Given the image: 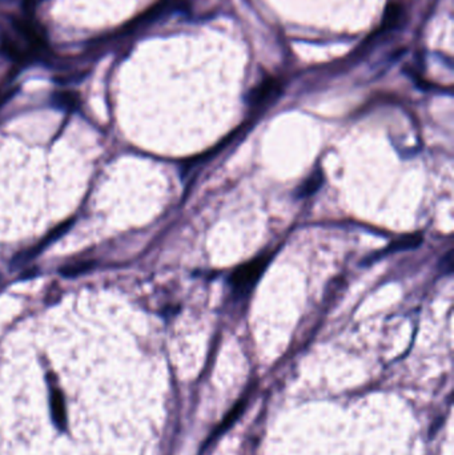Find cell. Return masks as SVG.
Returning <instances> with one entry per match:
<instances>
[{"mask_svg":"<svg viewBox=\"0 0 454 455\" xmlns=\"http://www.w3.org/2000/svg\"><path fill=\"white\" fill-rule=\"evenodd\" d=\"M44 37L34 23L14 20L10 32L3 37V50L20 62L32 60L44 51Z\"/></svg>","mask_w":454,"mask_h":455,"instance_id":"obj_1","label":"cell"},{"mask_svg":"<svg viewBox=\"0 0 454 455\" xmlns=\"http://www.w3.org/2000/svg\"><path fill=\"white\" fill-rule=\"evenodd\" d=\"M265 265H267V259H257L252 263H245L241 268H238L231 279L234 290L237 293L249 292L256 284V281L260 279Z\"/></svg>","mask_w":454,"mask_h":455,"instance_id":"obj_2","label":"cell"},{"mask_svg":"<svg viewBox=\"0 0 454 455\" xmlns=\"http://www.w3.org/2000/svg\"><path fill=\"white\" fill-rule=\"evenodd\" d=\"M192 0H160L158 1L153 7H151L146 14H143L140 18L138 19V24H149L153 23L159 19L168 17L173 12L178 11H184L189 7Z\"/></svg>","mask_w":454,"mask_h":455,"instance_id":"obj_3","label":"cell"},{"mask_svg":"<svg viewBox=\"0 0 454 455\" xmlns=\"http://www.w3.org/2000/svg\"><path fill=\"white\" fill-rule=\"evenodd\" d=\"M280 91H281L280 82L273 77H268L249 92L248 102L251 105L264 104L265 102L271 100L276 95H278Z\"/></svg>","mask_w":454,"mask_h":455,"instance_id":"obj_4","label":"cell"},{"mask_svg":"<svg viewBox=\"0 0 454 455\" xmlns=\"http://www.w3.org/2000/svg\"><path fill=\"white\" fill-rule=\"evenodd\" d=\"M50 406H51V414L55 425L60 429L64 430L66 427V403H64V397L59 389H51V397H50Z\"/></svg>","mask_w":454,"mask_h":455,"instance_id":"obj_5","label":"cell"},{"mask_svg":"<svg viewBox=\"0 0 454 455\" xmlns=\"http://www.w3.org/2000/svg\"><path fill=\"white\" fill-rule=\"evenodd\" d=\"M404 8L397 3H392L386 7L385 17H384V23H382V31L384 30H392L397 24H400V20L402 19Z\"/></svg>","mask_w":454,"mask_h":455,"instance_id":"obj_6","label":"cell"},{"mask_svg":"<svg viewBox=\"0 0 454 455\" xmlns=\"http://www.w3.org/2000/svg\"><path fill=\"white\" fill-rule=\"evenodd\" d=\"M93 266H95V263H92V261L68 263V265H64L60 268V273L66 277H76V276L90 272Z\"/></svg>","mask_w":454,"mask_h":455,"instance_id":"obj_7","label":"cell"},{"mask_svg":"<svg viewBox=\"0 0 454 455\" xmlns=\"http://www.w3.org/2000/svg\"><path fill=\"white\" fill-rule=\"evenodd\" d=\"M53 102H54V105H56L57 108H62V109H73L76 104H77V93L75 92H57V93H54L53 96Z\"/></svg>","mask_w":454,"mask_h":455,"instance_id":"obj_8","label":"cell"},{"mask_svg":"<svg viewBox=\"0 0 454 455\" xmlns=\"http://www.w3.org/2000/svg\"><path fill=\"white\" fill-rule=\"evenodd\" d=\"M321 183H323V176H321L320 172H317V174L314 172V174L310 176L308 180L303 184V187H301V189H300V192H299V196H300V197H304V196L312 194V193L314 192V191H317V189L320 188Z\"/></svg>","mask_w":454,"mask_h":455,"instance_id":"obj_9","label":"cell"}]
</instances>
